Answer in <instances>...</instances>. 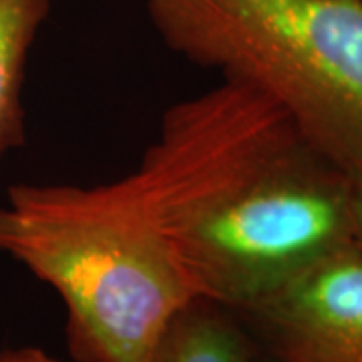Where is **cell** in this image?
I'll list each match as a JSON object with an SVG mask.
<instances>
[{
    "mask_svg": "<svg viewBox=\"0 0 362 362\" xmlns=\"http://www.w3.org/2000/svg\"><path fill=\"white\" fill-rule=\"evenodd\" d=\"M129 177L197 298L228 310L358 244L350 173L233 81L171 105Z\"/></svg>",
    "mask_w": 362,
    "mask_h": 362,
    "instance_id": "cell-1",
    "label": "cell"
},
{
    "mask_svg": "<svg viewBox=\"0 0 362 362\" xmlns=\"http://www.w3.org/2000/svg\"><path fill=\"white\" fill-rule=\"evenodd\" d=\"M0 252L57 290L78 362H151L169 324L197 298L129 175L13 185L0 207Z\"/></svg>",
    "mask_w": 362,
    "mask_h": 362,
    "instance_id": "cell-2",
    "label": "cell"
},
{
    "mask_svg": "<svg viewBox=\"0 0 362 362\" xmlns=\"http://www.w3.org/2000/svg\"><path fill=\"white\" fill-rule=\"evenodd\" d=\"M185 61L266 95L346 173L362 171V0H141Z\"/></svg>",
    "mask_w": 362,
    "mask_h": 362,
    "instance_id": "cell-3",
    "label": "cell"
},
{
    "mask_svg": "<svg viewBox=\"0 0 362 362\" xmlns=\"http://www.w3.org/2000/svg\"><path fill=\"white\" fill-rule=\"evenodd\" d=\"M276 362H362V244L230 310Z\"/></svg>",
    "mask_w": 362,
    "mask_h": 362,
    "instance_id": "cell-4",
    "label": "cell"
},
{
    "mask_svg": "<svg viewBox=\"0 0 362 362\" xmlns=\"http://www.w3.org/2000/svg\"><path fill=\"white\" fill-rule=\"evenodd\" d=\"M51 0H0V157L25 145L26 63Z\"/></svg>",
    "mask_w": 362,
    "mask_h": 362,
    "instance_id": "cell-5",
    "label": "cell"
},
{
    "mask_svg": "<svg viewBox=\"0 0 362 362\" xmlns=\"http://www.w3.org/2000/svg\"><path fill=\"white\" fill-rule=\"evenodd\" d=\"M256 354L232 312L195 298L169 324L151 362H254Z\"/></svg>",
    "mask_w": 362,
    "mask_h": 362,
    "instance_id": "cell-6",
    "label": "cell"
},
{
    "mask_svg": "<svg viewBox=\"0 0 362 362\" xmlns=\"http://www.w3.org/2000/svg\"><path fill=\"white\" fill-rule=\"evenodd\" d=\"M350 204H352L354 235L358 244H362V171L350 175Z\"/></svg>",
    "mask_w": 362,
    "mask_h": 362,
    "instance_id": "cell-7",
    "label": "cell"
},
{
    "mask_svg": "<svg viewBox=\"0 0 362 362\" xmlns=\"http://www.w3.org/2000/svg\"><path fill=\"white\" fill-rule=\"evenodd\" d=\"M0 362H61L40 349H16L0 354Z\"/></svg>",
    "mask_w": 362,
    "mask_h": 362,
    "instance_id": "cell-8",
    "label": "cell"
},
{
    "mask_svg": "<svg viewBox=\"0 0 362 362\" xmlns=\"http://www.w3.org/2000/svg\"><path fill=\"white\" fill-rule=\"evenodd\" d=\"M254 362H276V361H272V358H268V356H264V354H256V358H254Z\"/></svg>",
    "mask_w": 362,
    "mask_h": 362,
    "instance_id": "cell-9",
    "label": "cell"
}]
</instances>
